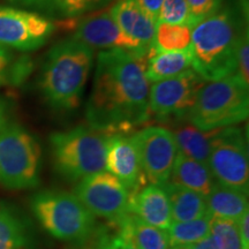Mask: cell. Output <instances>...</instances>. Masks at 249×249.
Wrapping results in <instances>:
<instances>
[{
  "label": "cell",
  "instance_id": "1",
  "mask_svg": "<svg viewBox=\"0 0 249 249\" xmlns=\"http://www.w3.org/2000/svg\"><path fill=\"white\" fill-rule=\"evenodd\" d=\"M143 60L120 49L99 52L86 107L89 127L105 135L127 134L150 119Z\"/></svg>",
  "mask_w": 249,
  "mask_h": 249
},
{
  "label": "cell",
  "instance_id": "2",
  "mask_svg": "<svg viewBox=\"0 0 249 249\" xmlns=\"http://www.w3.org/2000/svg\"><path fill=\"white\" fill-rule=\"evenodd\" d=\"M247 28L248 21L233 8H220L193 27L188 51L193 71L204 81L234 74L238 46Z\"/></svg>",
  "mask_w": 249,
  "mask_h": 249
},
{
  "label": "cell",
  "instance_id": "3",
  "mask_svg": "<svg viewBox=\"0 0 249 249\" xmlns=\"http://www.w3.org/2000/svg\"><path fill=\"white\" fill-rule=\"evenodd\" d=\"M93 57V49L74 38L59 42L50 50L40 88L52 107L71 112L80 107Z\"/></svg>",
  "mask_w": 249,
  "mask_h": 249
},
{
  "label": "cell",
  "instance_id": "4",
  "mask_svg": "<svg viewBox=\"0 0 249 249\" xmlns=\"http://www.w3.org/2000/svg\"><path fill=\"white\" fill-rule=\"evenodd\" d=\"M249 114V86L235 74L204 83L187 120L201 130H219L244 123Z\"/></svg>",
  "mask_w": 249,
  "mask_h": 249
},
{
  "label": "cell",
  "instance_id": "5",
  "mask_svg": "<svg viewBox=\"0 0 249 249\" xmlns=\"http://www.w3.org/2000/svg\"><path fill=\"white\" fill-rule=\"evenodd\" d=\"M30 207L40 226L60 241L83 244L97 230L96 217L74 193L42 191L33 196Z\"/></svg>",
  "mask_w": 249,
  "mask_h": 249
},
{
  "label": "cell",
  "instance_id": "6",
  "mask_svg": "<svg viewBox=\"0 0 249 249\" xmlns=\"http://www.w3.org/2000/svg\"><path fill=\"white\" fill-rule=\"evenodd\" d=\"M54 170L67 181H80L105 170L107 135L89 126H77L50 136Z\"/></svg>",
  "mask_w": 249,
  "mask_h": 249
},
{
  "label": "cell",
  "instance_id": "7",
  "mask_svg": "<svg viewBox=\"0 0 249 249\" xmlns=\"http://www.w3.org/2000/svg\"><path fill=\"white\" fill-rule=\"evenodd\" d=\"M42 151L31 134L17 124L0 132V185L9 189H30L40 181Z\"/></svg>",
  "mask_w": 249,
  "mask_h": 249
},
{
  "label": "cell",
  "instance_id": "8",
  "mask_svg": "<svg viewBox=\"0 0 249 249\" xmlns=\"http://www.w3.org/2000/svg\"><path fill=\"white\" fill-rule=\"evenodd\" d=\"M208 166L216 182L248 194V147L244 130L235 126L218 130L211 142Z\"/></svg>",
  "mask_w": 249,
  "mask_h": 249
},
{
  "label": "cell",
  "instance_id": "9",
  "mask_svg": "<svg viewBox=\"0 0 249 249\" xmlns=\"http://www.w3.org/2000/svg\"><path fill=\"white\" fill-rule=\"evenodd\" d=\"M74 194L93 216L111 224L119 222L128 213V189L107 170L77 181Z\"/></svg>",
  "mask_w": 249,
  "mask_h": 249
},
{
  "label": "cell",
  "instance_id": "10",
  "mask_svg": "<svg viewBox=\"0 0 249 249\" xmlns=\"http://www.w3.org/2000/svg\"><path fill=\"white\" fill-rule=\"evenodd\" d=\"M204 80L195 71L152 83L149 88V112L160 120H187Z\"/></svg>",
  "mask_w": 249,
  "mask_h": 249
},
{
  "label": "cell",
  "instance_id": "11",
  "mask_svg": "<svg viewBox=\"0 0 249 249\" xmlns=\"http://www.w3.org/2000/svg\"><path fill=\"white\" fill-rule=\"evenodd\" d=\"M130 139L147 181L160 186L169 181L178 154L172 130L161 126H148L134 133Z\"/></svg>",
  "mask_w": 249,
  "mask_h": 249
},
{
  "label": "cell",
  "instance_id": "12",
  "mask_svg": "<svg viewBox=\"0 0 249 249\" xmlns=\"http://www.w3.org/2000/svg\"><path fill=\"white\" fill-rule=\"evenodd\" d=\"M55 29L48 18L31 12L0 7V45L21 51L42 46Z\"/></svg>",
  "mask_w": 249,
  "mask_h": 249
},
{
  "label": "cell",
  "instance_id": "13",
  "mask_svg": "<svg viewBox=\"0 0 249 249\" xmlns=\"http://www.w3.org/2000/svg\"><path fill=\"white\" fill-rule=\"evenodd\" d=\"M71 38L80 40L91 49H120L134 57L144 59L148 52L135 40L127 37L112 18L110 12H101L87 17L75 23V33Z\"/></svg>",
  "mask_w": 249,
  "mask_h": 249
},
{
  "label": "cell",
  "instance_id": "14",
  "mask_svg": "<svg viewBox=\"0 0 249 249\" xmlns=\"http://www.w3.org/2000/svg\"><path fill=\"white\" fill-rule=\"evenodd\" d=\"M105 170L117 177L128 189L129 194L147 181L142 173L138 152L127 134L107 135Z\"/></svg>",
  "mask_w": 249,
  "mask_h": 249
},
{
  "label": "cell",
  "instance_id": "15",
  "mask_svg": "<svg viewBox=\"0 0 249 249\" xmlns=\"http://www.w3.org/2000/svg\"><path fill=\"white\" fill-rule=\"evenodd\" d=\"M128 213L165 231L172 224L169 197L163 187L155 183L143 185L129 194Z\"/></svg>",
  "mask_w": 249,
  "mask_h": 249
},
{
  "label": "cell",
  "instance_id": "16",
  "mask_svg": "<svg viewBox=\"0 0 249 249\" xmlns=\"http://www.w3.org/2000/svg\"><path fill=\"white\" fill-rule=\"evenodd\" d=\"M110 14L124 35L139 43L148 53L150 52L156 23L140 9L136 0H117Z\"/></svg>",
  "mask_w": 249,
  "mask_h": 249
},
{
  "label": "cell",
  "instance_id": "17",
  "mask_svg": "<svg viewBox=\"0 0 249 249\" xmlns=\"http://www.w3.org/2000/svg\"><path fill=\"white\" fill-rule=\"evenodd\" d=\"M169 181L198 193L204 197L216 183L207 164L186 157L180 152L177 154Z\"/></svg>",
  "mask_w": 249,
  "mask_h": 249
},
{
  "label": "cell",
  "instance_id": "18",
  "mask_svg": "<svg viewBox=\"0 0 249 249\" xmlns=\"http://www.w3.org/2000/svg\"><path fill=\"white\" fill-rule=\"evenodd\" d=\"M207 213L210 217L238 220L248 211V194L216 182L205 197Z\"/></svg>",
  "mask_w": 249,
  "mask_h": 249
},
{
  "label": "cell",
  "instance_id": "19",
  "mask_svg": "<svg viewBox=\"0 0 249 249\" xmlns=\"http://www.w3.org/2000/svg\"><path fill=\"white\" fill-rule=\"evenodd\" d=\"M161 187L169 197L172 222H188L208 214L204 196L171 181Z\"/></svg>",
  "mask_w": 249,
  "mask_h": 249
},
{
  "label": "cell",
  "instance_id": "20",
  "mask_svg": "<svg viewBox=\"0 0 249 249\" xmlns=\"http://www.w3.org/2000/svg\"><path fill=\"white\" fill-rule=\"evenodd\" d=\"M0 249H36L30 227L17 213L0 203Z\"/></svg>",
  "mask_w": 249,
  "mask_h": 249
},
{
  "label": "cell",
  "instance_id": "21",
  "mask_svg": "<svg viewBox=\"0 0 249 249\" xmlns=\"http://www.w3.org/2000/svg\"><path fill=\"white\" fill-rule=\"evenodd\" d=\"M218 130H201L193 124H186L172 130L178 152L201 163L209 160L211 142Z\"/></svg>",
  "mask_w": 249,
  "mask_h": 249
},
{
  "label": "cell",
  "instance_id": "22",
  "mask_svg": "<svg viewBox=\"0 0 249 249\" xmlns=\"http://www.w3.org/2000/svg\"><path fill=\"white\" fill-rule=\"evenodd\" d=\"M193 70L188 52H149L144 75L148 82L171 79Z\"/></svg>",
  "mask_w": 249,
  "mask_h": 249
},
{
  "label": "cell",
  "instance_id": "23",
  "mask_svg": "<svg viewBox=\"0 0 249 249\" xmlns=\"http://www.w3.org/2000/svg\"><path fill=\"white\" fill-rule=\"evenodd\" d=\"M192 33L188 24L157 23L150 52H188Z\"/></svg>",
  "mask_w": 249,
  "mask_h": 249
},
{
  "label": "cell",
  "instance_id": "24",
  "mask_svg": "<svg viewBox=\"0 0 249 249\" xmlns=\"http://www.w3.org/2000/svg\"><path fill=\"white\" fill-rule=\"evenodd\" d=\"M166 233L170 247L192 246L210 235V216L205 214L188 222H172Z\"/></svg>",
  "mask_w": 249,
  "mask_h": 249
},
{
  "label": "cell",
  "instance_id": "25",
  "mask_svg": "<svg viewBox=\"0 0 249 249\" xmlns=\"http://www.w3.org/2000/svg\"><path fill=\"white\" fill-rule=\"evenodd\" d=\"M129 224L134 241L139 249H169V236L165 230L149 225L129 213Z\"/></svg>",
  "mask_w": 249,
  "mask_h": 249
},
{
  "label": "cell",
  "instance_id": "26",
  "mask_svg": "<svg viewBox=\"0 0 249 249\" xmlns=\"http://www.w3.org/2000/svg\"><path fill=\"white\" fill-rule=\"evenodd\" d=\"M210 235L218 249H242L236 220L210 217Z\"/></svg>",
  "mask_w": 249,
  "mask_h": 249
},
{
  "label": "cell",
  "instance_id": "27",
  "mask_svg": "<svg viewBox=\"0 0 249 249\" xmlns=\"http://www.w3.org/2000/svg\"><path fill=\"white\" fill-rule=\"evenodd\" d=\"M160 22L191 26L189 11L186 0H163L157 20V23Z\"/></svg>",
  "mask_w": 249,
  "mask_h": 249
},
{
  "label": "cell",
  "instance_id": "28",
  "mask_svg": "<svg viewBox=\"0 0 249 249\" xmlns=\"http://www.w3.org/2000/svg\"><path fill=\"white\" fill-rule=\"evenodd\" d=\"M223 1L224 0H186L191 26L194 27L201 21L216 14L223 7Z\"/></svg>",
  "mask_w": 249,
  "mask_h": 249
},
{
  "label": "cell",
  "instance_id": "29",
  "mask_svg": "<svg viewBox=\"0 0 249 249\" xmlns=\"http://www.w3.org/2000/svg\"><path fill=\"white\" fill-rule=\"evenodd\" d=\"M235 75H238L249 86V35L248 28L245 30L236 52V68Z\"/></svg>",
  "mask_w": 249,
  "mask_h": 249
},
{
  "label": "cell",
  "instance_id": "30",
  "mask_svg": "<svg viewBox=\"0 0 249 249\" xmlns=\"http://www.w3.org/2000/svg\"><path fill=\"white\" fill-rule=\"evenodd\" d=\"M55 6L65 17L73 18L92 11V4L90 0H53Z\"/></svg>",
  "mask_w": 249,
  "mask_h": 249
},
{
  "label": "cell",
  "instance_id": "31",
  "mask_svg": "<svg viewBox=\"0 0 249 249\" xmlns=\"http://www.w3.org/2000/svg\"><path fill=\"white\" fill-rule=\"evenodd\" d=\"M93 238H95L93 249H119L117 229L113 224L111 227H97Z\"/></svg>",
  "mask_w": 249,
  "mask_h": 249
},
{
  "label": "cell",
  "instance_id": "32",
  "mask_svg": "<svg viewBox=\"0 0 249 249\" xmlns=\"http://www.w3.org/2000/svg\"><path fill=\"white\" fill-rule=\"evenodd\" d=\"M117 229L118 244L119 249H139L134 241L132 235V230H130L129 224V213L121 218L119 222L113 224Z\"/></svg>",
  "mask_w": 249,
  "mask_h": 249
},
{
  "label": "cell",
  "instance_id": "33",
  "mask_svg": "<svg viewBox=\"0 0 249 249\" xmlns=\"http://www.w3.org/2000/svg\"><path fill=\"white\" fill-rule=\"evenodd\" d=\"M139 7L154 23H157L158 14L163 0H136Z\"/></svg>",
  "mask_w": 249,
  "mask_h": 249
},
{
  "label": "cell",
  "instance_id": "34",
  "mask_svg": "<svg viewBox=\"0 0 249 249\" xmlns=\"http://www.w3.org/2000/svg\"><path fill=\"white\" fill-rule=\"evenodd\" d=\"M242 249H249V213H245L236 220Z\"/></svg>",
  "mask_w": 249,
  "mask_h": 249
},
{
  "label": "cell",
  "instance_id": "35",
  "mask_svg": "<svg viewBox=\"0 0 249 249\" xmlns=\"http://www.w3.org/2000/svg\"><path fill=\"white\" fill-rule=\"evenodd\" d=\"M192 249H218L216 242L213 241V236L208 235L204 239H202L201 241L196 242V244L189 246Z\"/></svg>",
  "mask_w": 249,
  "mask_h": 249
},
{
  "label": "cell",
  "instance_id": "36",
  "mask_svg": "<svg viewBox=\"0 0 249 249\" xmlns=\"http://www.w3.org/2000/svg\"><path fill=\"white\" fill-rule=\"evenodd\" d=\"M9 64V55H8V52L6 51L5 48H2L1 45H0V75H1V73L6 70V67L8 66Z\"/></svg>",
  "mask_w": 249,
  "mask_h": 249
},
{
  "label": "cell",
  "instance_id": "37",
  "mask_svg": "<svg viewBox=\"0 0 249 249\" xmlns=\"http://www.w3.org/2000/svg\"><path fill=\"white\" fill-rule=\"evenodd\" d=\"M241 7V14L245 18L246 21H248V14H249V0H239Z\"/></svg>",
  "mask_w": 249,
  "mask_h": 249
},
{
  "label": "cell",
  "instance_id": "38",
  "mask_svg": "<svg viewBox=\"0 0 249 249\" xmlns=\"http://www.w3.org/2000/svg\"><path fill=\"white\" fill-rule=\"evenodd\" d=\"M6 124V117H5V107L2 102L0 101V132L4 128Z\"/></svg>",
  "mask_w": 249,
  "mask_h": 249
},
{
  "label": "cell",
  "instance_id": "39",
  "mask_svg": "<svg viewBox=\"0 0 249 249\" xmlns=\"http://www.w3.org/2000/svg\"><path fill=\"white\" fill-rule=\"evenodd\" d=\"M12 1L21 2V4H26V5H37V4H44V2L49 1V0H12Z\"/></svg>",
  "mask_w": 249,
  "mask_h": 249
},
{
  "label": "cell",
  "instance_id": "40",
  "mask_svg": "<svg viewBox=\"0 0 249 249\" xmlns=\"http://www.w3.org/2000/svg\"><path fill=\"white\" fill-rule=\"evenodd\" d=\"M90 1H91L93 9H96V8L103 7V6L107 5L111 0H90Z\"/></svg>",
  "mask_w": 249,
  "mask_h": 249
},
{
  "label": "cell",
  "instance_id": "41",
  "mask_svg": "<svg viewBox=\"0 0 249 249\" xmlns=\"http://www.w3.org/2000/svg\"><path fill=\"white\" fill-rule=\"evenodd\" d=\"M169 249H192L189 246H176V247H171Z\"/></svg>",
  "mask_w": 249,
  "mask_h": 249
},
{
  "label": "cell",
  "instance_id": "42",
  "mask_svg": "<svg viewBox=\"0 0 249 249\" xmlns=\"http://www.w3.org/2000/svg\"><path fill=\"white\" fill-rule=\"evenodd\" d=\"M1 82H2V77H1V75H0V85H1Z\"/></svg>",
  "mask_w": 249,
  "mask_h": 249
}]
</instances>
